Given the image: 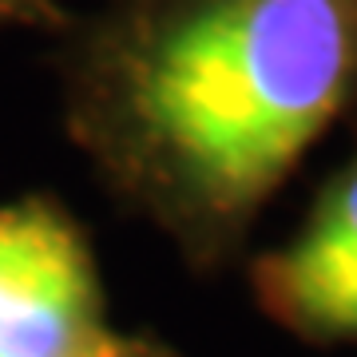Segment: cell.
I'll use <instances>...</instances> for the list:
<instances>
[{"label":"cell","mask_w":357,"mask_h":357,"mask_svg":"<svg viewBox=\"0 0 357 357\" xmlns=\"http://www.w3.org/2000/svg\"><path fill=\"white\" fill-rule=\"evenodd\" d=\"M354 64V0H178L123 36L115 84L167 167L234 211L326 131Z\"/></svg>","instance_id":"6da1fadb"},{"label":"cell","mask_w":357,"mask_h":357,"mask_svg":"<svg viewBox=\"0 0 357 357\" xmlns=\"http://www.w3.org/2000/svg\"><path fill=\"white\" fill-rule=\"evenodd\" d=\"M91 266L52 206H0V357H79L91 333Z\"/></svg>","instance_id":"7a4b0ae2"},{"label":"cell","mask_w":357,"mask_h":357,"mask_svg":"<svg viewBox=\"0 0 357 357\" xmlns=\"http://www.w3.org/2000/svg\"><path fill=\"white\" fill-rule=\"evenodd\" d=\"M270 294L294 321L357 337V163L270 266Z\"/></svg>","instance_id":"3957f363"},{"label":"cell","mask_w":357,"mask_h":357,"mask_svg":"<svg viewBox=\"0 0 357 357\" xmlns=\"http://www.w3.org/2000/svg\"><path fill=\"white\" fill-rule=\"evenodd\" d=\"M56 16L52 0H0V28L4 24H44Z\"/></svg>","instance_id":"277c9868"}]
</instances>
